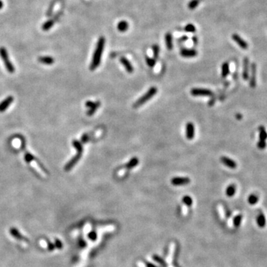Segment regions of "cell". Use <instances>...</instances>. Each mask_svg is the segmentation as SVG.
I'll return each instance as SVG.
<instances>
[{
    "label": "cell",
    "mask_w": 267,
    "mask_h": 267,
    "mask_svg": "<svg viewBox=\"0 0 267 267\" xmlns=\"http://www.w3.org/2000/svg\"><path fill=\"white\" fill-rule=\"evenodd\" d=\"M139 164V159L136 157L132 158L129 162H127V164L126 165V168L127 169H132L133 168H134L135 166H137Z\"/></svg>",
    "instance_id": "19"
},
{
    "label": "cell",
    "mask_w": 267,
    "mask_h": 267,
    "mask_svg": "<svg viewBox=\"0 0 267 267\" xmlns=\"http://www.w3.org/2000/svg\"><path fill=\"white\" fill-rule=\"evenodd\" d=\"M193 40H194V44H197V38H195V37H193Z\"/></svg>",
    "instance_id": "41"
},
{
    "label": "cell",
    "mask_w": 267,
    "mask_h": 267,
    "mask_svg": "<svg viewBox=\"0 0 267 267\" xmlns=\"http://www.w3.org/2000/svg\"><path fill=\"white\" fill-rule=\"evenodd\" d=\"M157 93H158V88H157V87H154V86L151 87L148 89V91H147L146 93H145L142 97H140V98L134 103L133 107L134 108H139V107L141 106V105H144L146 102H148V100H151Z\"/></svg>",
    "instance_id": "2"
},
{
    "label": "cell",
    "mask_w": 267,
    "mask_h": 267,
    "mask_svg": "<svg viewBox=\"0 0 267 267\" xmlns=\"http://www.w3.org/2000/svg\"><path fill=\"white\" fill-rule=\"evenodd\" d=\"M257 222H258V226L261 228H263L266 225V218L264 217V215L262 213H261L259 215V216L258 217L257 219Z\"/></svg>",
    "instance_id": "25"
},
{
    "label": "cell",
    "mask_w": 267,
    "mask_h": 267,
    "mask_svg": "<svg viewBox=\"0 0 267 267\" xmlns=\"http://www.w3.org/2000/svg\"><path fill=\"white\" fill-rule=\"evenodd\" d=\"M258 197L255 194H252L251 195L249 196L248 197V202L249 203L251 204V205H254L258 203Z\"/></svg>",
    "instance_id": "26"
},
{
    "label": "cell",
    "mask_w": 267,
    "mask_h": 267,
    "mask_svg": "<svg viewBox=\"0 0 267 267\" xmlns=\"http://www.w3.org/2000/svg\"><path fill=\"white\" fill-rule=\"evenodd\" d=\"M256 75H257V66L256 64H251V77L249 78V85L251 88H254L257 85V79H256Z\"/></svg>",
    "instance_id": "7"
},
{
    "label": "cell",
    "mask_w": 267,
    "mask_h": 267,
    "mask_svg": "<svg viewBox=\"0 0 267 267\" xmlns=\"http://www.w3.org/2000/svg\"><path fill=\"white\" fill-rule=\"evenodd\" d=\"M24 158H25V162H27V163H30V162H31L33 160L35 161V160H36V158L29 152L25 153Z\"/></svg>",
    "instance_id": "27"
},
{
    "label": "cell",
    "mask_w": 267,
    "mask_h": 267,
    "mask_svg": "<svg viewBox=\"0 0 267 267\" xmlns=\"http://www.w3.org/2000/svg\"><path fill=\"white\" fill-rule=\"evenodd\" d=\"M259 140L266 141L267 140V132L264 126H261L259 127Z\"/></svg>",
    "instance_id": "22"
},
{
    "label": "cell",
    "mask_w": 267,
    "mask_h": 267,
    "mask_svg": "<svg viewBox=\"0 0 267 267\" xmlns=\"http://www.w3.org/2000/svg\"><path fill=\"white\" fill-rule=\"evenodd\" d=\"M120 62L122 63V65L124 66V68L126 69V70L127 71L128 73H132L134 72V68L132 66L131 63L129 62V59L126 57H121L120 58Z\"/></svg>",
    "instance_id": "15"
},
{
    "label": "cell",
    "mask_w": 267,
    "mask_h": 267,
    "mask_svg": "<svg viewBox=\"0 0 267 267\" xmlns=\"http://www.w3.org/2000/svg\"><path fill=\"white\" fill-rule=\"evenodd\" d=\"M54 243H51V242H48V249H49L50 251H52V250H54Z\"/></svg>",
    "instance_id": "40"
},
{
    "label": "cell",
    "mask_w": 267,
    "mask_h": 267,
    "mask_svg": "<svg viewBox=\"0 0 267 267\" xmlns=\"http://www.w3.org/2000/svg\"><path fill=\"white\" fill-rule=\"evenodd\" d=\"M38 61L40 62L42 64H45V65H52L54 62V59L52 58L51 57H40L38 58Z\"/></svg>",
    "instance_id": "18"
},
{
    "label": "cell",
    "mask_w": 267,
    "mask_h": 267,
    "mask_svg": "<svg viewBox=\"0 0 267 267\" xmlns=\"http://www.w3.org/2000/svg\"><path fill=\"white\" fill-rule=\"evenodd\" d=\"M191 182V180L189 177H175L171 180V183L172 185L177 186H185L189 184Z\"/></svg>",
    "instance_id": "6"
},
{
    "label": "cell",
    "mask_w": 267,
    "mask_h": 267,
    "mask_svg": "<svg viewBox=\"0 0 267 267\" xmlns=\"http://www.w3.org/2000/svg\"><path fill=\"white\" fill-rule=\"evenodd\" d=\"M105 40L104 37H100L97 42V46H96L95 51L93 54L92 61L90 65V70L94 71L98 68L101 62V58H102V53H103L104 47H105Z\"/></svg>",
    "instance_id": "1"
},
{
    "label": "cell",
    "mask_w": 267,
    "mask_h": 267,
    "mask_svg": "<svg viewBox=\"0 0 267 267\" xmlns=\"http://www.w3.org/2000/svg\"><path fill=\"white\" fill-rule=\"evenodd\" d=\"M165 41L168 50L171 51V50L173 49V38H172V36L170 33H165Z\"/></svg>",
    "instance_id": "16"
},
{
    "label": "cell",
    "mask_w": 267,
    "mask_h": 267,
    "mask_svg": "<svg viewBox=\"0 0 267 267\" xmlns=\"http://www.w3.org/2000/svg\"><path fill=\"white\" fill-rule=\"evenodd\" d=\"M10 233H11V235L13 236L14 238H16V240H25V241L28 242V240L25 236L22 235V234L19 232V231L17 230L16 229H15V228H11V229H10Z\"/></svg>",
    "instance_id": "14"
},
{
    "label": "cell",
    "mask_w": 267,
    "mask_h": 267,
    "mask_svg": "<svg viewBox=\"0 0 267 267\" xmlns=\"http://www.w3.org/2000/svg\"><path fill=\"white\" fill-rule=\"evenodd\" d=\"M100 105H101V103H100V101H97V102H94V105H93L91 108H88V110L87 112H86V114L89 117L93 116V115L95 114L96 111H97V109L99 108V107L100 106Z\"/></svg>",
    "instance_id": "17"
},
{
    "label": "cell",
    "mask_w": 267,
    "mask_h": 267,
    "mask_svg": "<svg viewBox=\"0 0 267 267\" xmlns=\"http://www.w3.org/2000/svg\"><path fill=\"white\" fill-rule=\"evenodd\" d=\"M82 154H83L76 153V155L73 156V158H72L69 161V162H68L66 164H65V167H64V169H65V170L66 171V172H69V171L71 170V169H73V167L75 166V165H76V164L77 163V162H79V161H80V160L81 159Z\"/></svg>",
    "instance_id": "5"
},
{
    "label": "cell",
    "mask_w": 267,
    "mask_h": 267,
    "mask_svg": "<svg viewBox=\"0 0 267 267\" xmlns=\"http://www.w3.org/2000/svg\"><path fill=\"white\" fill-rule=\"evenodd\" d=\"M241 219H242L241 215H237V216L235 218V220H234V223H235V226H239L240 222H241Z\"/></svg>",
    "instance_id": "35"
},
{
    "label": "cell",
    "mask_w": 267,
    "mask_h": 267,
    "mask_svg": "<svg viewBox=\"0 0 267 267\" xmlns=\"http://www.w3.org/2000/svg\"><path fill=\"white\" fill-rule=\"evenodd\" d=\"M152 51H153V56H154V59H157L159 56L160 53V48L158 44H154L152 46Z\"/></svg>",
    "instance_id": "28"
},
{
    "label": "cell",
    "mask_w": 267,
    "mask_h": 267,
    "mask_svg": "<svg viewBox=\"0 0 267 267\" xmlns=\"http://www.w3.org/2000/svg\"><path fill=\"white\" fill-rule=\"evenodd\" d=\"M220 161L223 165H226V167H228L229 169H235L237 168V163L233 160L228 158V157H226V156L221 157Z\"/></svg>",
    "instance_id": "9"
},
{
    "label": "cell",
    "mask_w": 267,
    "mask_h": 267,
    "mask_svg": "<svg viewBox=\"0 0 267 267\" xmlns=\"http://www.w3.org/2000/svg\"><path fill=\"white\" fill-rule=\"evenodd\" d=\"M190 93L194 97H211L213 96V92L206 88H194L190 91Z\"/></svg>",
    "instance_id": "4"
},
{
    "label": "cell",
    "mask_w": 267,
    "mask_h": 267,
    "mask_svg": "<svg viewBox=\"0 0 267 267\" xmlns=\"http://www.w3.org/2000/svg\"><path fill=\"white\" fill-rule=\"evenodd\" d=\"M243 79L244 80H248L249 79V61L247 57L243 59Z\"/></svg>",
    "instance_id": "10"
},
{
    "label": "cell",
    "mask_w": 267,
    "mask_h": 267,
    "mask_svg": "<svg viewBox=\"0 0 267 267\" xmlns=\"http://www.w3.org/2000/svg\"><path fill=\"white\" fill-rule=\"evenodd\" d=\"M146 62L147 65L151 68H153L156 65V59L154 58H150L148 57H146Z\"/></svg>",
    "instance_id": "30"
},
{
    "label": "cell",
    "mask_w": 267,
    "mask_h": 267,
    "mask_svg": "<svg viewBox=\"0 0 267 267\" xmlns=\"http://www.w3.org/2000/svg\"><path fill=\"white\" fill-rule=\"evenodd\" d=\"M183 202L187 206H191L192 204V199L189 196H185L183 198Z\"/></svg>",
    "instance_id": "32"
},
{
    "label": "cell",
    "mask_w": 267,
    "mask_h": 267,
    "mask_svg": "<svg viewBox=\"0 0 267 267\" xmlns=\"http://www.w3.org/2000/svg\"><path fill=\"white\" fill-rule=\"evenodd\" d=\"M232 39L242 49L247 50L248 48V44L247 43V42L243 40L238 34H233L232 35Z\"/></svg>",
    "instance_id": "12"
},
{
    "label": "cell",
    "mask_w": 267,
    "mask_h": 267,
    "mask_svg": "<svg viewBox=\"0 0 267 267\" xmlns=\"http://www.w3.org/2000/svg\"><path fill=\"white\" fill-rule=\"evenodd\" d=\"M180 55L183 57L190 58L194 57L197 55V51L194 49H188V48H183L180 51Z\"/></svg>",
    "instance_id": "13"
},
{
    "label": "cell",
    "mask_w": 267,
    "mask_h": 267,
    "mask_svg": "<svg viewBox=\"0 0 267 267\" xmlns=\"http://www.w3.org/2000/svg\"><path fill=\"white\" fill-rule=\"evenodd\" d=\"M194 126L192 122H189L186 126V138L189 140H191L194 137Z\"/></svg>",
    "instance_id": "8"
},
{
    "label": "cell",
    "mask_w": 267,
    "mask_h": 267,
    "mask_svg": "<svg viewBox=\"0 0 267 267\" xmlns=\"http://www.w3.org/2000/svg\"><path fill=\"white\" fill-rule=\"evenodd\" d=\"M0 57H2V60H3L5 66L6 68V69L8 70V71L10 73H13L15 71V69L13 65L9 59V57H8V51L5 49L4 47L0 48Z\"/></svg>",
    "instance_id": "3"
},
{
    "label": "cell",
    "mask_w": 267,
    "mask_h": 267,
    "mask_svg": "<svg viewBox=\"0 0 267 267\" xmlns=\"http://www.w3.org/2000/svg\"><path fill=\"white\" fill-rule=\"evenodd\" d=\"M94 104V102H92V101H91V100H88L87 102H85V106L87 107L88 108H91V107Z\"/></svg>",
    "instance_id": "39"
},
{
    "label": "cell",
    "mask_w": 267,
    "mask_h": 267,
    "mask_svg": "<svg viewBox=\"0 0 267 267\" xmlns=\"http://www.w3.org/2000/svg\"><path fill=\"white\" fill-rule=\"evenodd\" d=\"M185 30L186 32H190V33H194L196 31V28L194 27V25H193L192 24H188L185 27Z\"/></svg>",
    "instance_id": "31"
},
{
    "label": "cell",
    "mask_w": 267,
    "mask_h": 267,
    "mask_svg": "<svg viewBox=\"0 0 267 267\" xmlns=\"http://www.w3.org/2000/svg\"><path fill=\"white\" fill-rule=\"evenodd\" d=\"M2 6H3V3H2V1L0 0V9H1V8H2Z\"/></svg>",
    "instance_id": "43"
},
{
    "label": "cell",
    "mask_w": 267,
    "mask_h": 267,
    "mask_svg": "<svg viewBox=\"0 0 267 267\" xmlns=\"http://www.w3.org/2000/svg\"><path fill=\"white\" fill-rule=\"evenodd\" d=\"M222 71H221V75L222 77L226 78L229 73V62H225L222 65Z\"/></svg>",
    "instance_id": "21"
},
{
    "label": "cell",
    "mask_w": 267,
    "mask_h": 267,
    "mask_svg": "<svg viewBox=\"0 0 267 267\" xmlns=\"http://www.w3.org/2000/svg\"><path fill=\"white\" fill-rule=\"evenodd\" d=\"M55 247L57 249H62V243L61 242V240H58V239H55Z\"/></svg>",
    "instance_id": "37"
},
{
    "label": "cell",
    "mask_w": 267,
    "mask_h": 267,
    "mask_svg": "<svg viewBox=\"0 0 267 267\" xmlns=\"http://www.w3.org/2000/svg\"><path fill=\"white\" fill-rule=\"evenodd\" d=\"M129 28V24L126 21H121L118 23L117 29L121 32H125Z\"/></svg>",
    "instance_id": "23"
},
{
    "label": "cell",
    "mask_w": 267,
    "mask_h": 267,
    "mask_svg": "<svg viewBox=\"0 0 267 267\" xmlns=\"http://www.w3.org/2000/svg\"><path fill=\"white\" fill-rule=\"evenodd\" d=\"M236 117H237L238 119H241L242 117H241V115H240V114H237V115H236Z\"/></svg>",
    "instance_id": "42"
},
{
    "label": "cell",
    "mask_w": 267,
    "mask_h": 267,
    "mask_svg": "<svg viewBox=\"0 0 267 267\" xmlns=\"http://www.w3.org/2000/svg\"><path fill=\"white\" fill-rule=\"evenodd\" d=\"M235 191H236V186H235L234 184L230 185V186H228L227 189H226V195H227L228 197H232L234 194H235Z\"/></svg>",
    "instance_id": "24"
},
{
    "label": "cell",
    "mask_w": 267,
    "mask_h": 267,
    "mask_svg": "<svg viewBox=\"0 0 267 267\" xmlns=\"http://www.w3.org/2000/svg\"><path fill=\"white\" fill-rule=\"evenodd\" d=\"M53 25H54V22H53L52 20L48 21V22H47L44 23V25H43V27H42V28L44 29V30H48V29H49Z\"/></svg>",
    "instance_id": "34"
},
{
    "label": "cell",
    "mask_w": 267,
    "mask_h": 267,
    "mask_svg": "<svg viewBox=\"0 0 267 267\" xmlns=\"http://www.w3.org/2000/svg\"><path fill=\"white\" fill-rule=\"evenodd\" d=\"M89 140V135L88 134H84L81 137V141L82 143H86Z\"/></svg>",
    "instance_id": "36"
},
{
    "label": "cell",
    "mask_w": 267,
    "mask_h": 267,
    "mask_svg": "<svg viewBox=\"0 0 267 267\" xmlns=\"http://www.w3.org/2000/svg\"><path fill=\"white\" fill-rule=\"evenodd\" d=\"M257 146H258V147L259 149L263 150L264 148L266 147V141H263V140H259V141H258V145H257Z\"/></svg>",
    "instance_id": "33"
},
{
    "label": "cell",
    "mask_w": 267,
    "mask_h": 267,
    "mask_svg": "<svg viewBox=\"0 0 267 267\" xmlns=\"http://www.w3.org/2000/svg\"><path fill=\"white\" fill-rule=\"evenodd\" d=\"M88 237H89V238L91 239V240H96V237H97V235H96L95 232H90V233L88 234Z\"/></svg>",
    "instance_id": "38"
},
{
    "label": "cell",
    "mask_w": 267,
    "mask_h": 267,
    "mask_svg": "<svg viewBox=\"0 0 267 267\" xmlns=\"http://www.w3.org/2000/svg\"><path fill=\"white\" fill-rule=\"evenodd\" d=\"M72 145H73V148L76 150L77 153L83 154L84 149H83V145H82V143H80V141H78V140H73V141H72Z\"/></svg>",
    "instance_id": "20"
},
{
    "label": "cell",
    "mask_w": 267,
    "mask_h": 267,
    "mask_svg": "<svg viewBox=\"0 0 267 267\" xmlns=\"http://www.w3.org/2000/svg\"><path fill=\"white\" fill-rule=\"evenodd\" d=\"M199 3H200V0H192V1L189 2L188 7H189V8L190 10H193L198 6Z\"/></svg>",
    "instance_id": "29"
},
{
    "label": "cell",
    "mask_w": 267,
    "mask_h": 267,
    "mask_svg": "<svg viewBox=\"0 0 267 267\" xmlns=\"http://www.w3.org/2000/svg\"><path fill=\"white\" fill-rule=\"evenodd\" d=\"M13 97L12 96H8L2 102H0V112H4L6 111L11 104L13 103Z\"/></svg>",
    "instance_id": "11"
}]
</instances>
